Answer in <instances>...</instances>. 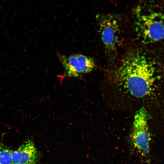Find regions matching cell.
Returning <instances> with one entry per match:
<instances>
[{
	"mask_svg": "<svg viewBox=\"0 0 164 164\" xmlns=\"http://www.w3.org/2000/svg\"><path fill=\"white\" fill-rule=\"evenodd\" d=\"M153 64L139 51L129 52L116 73V83L127 94L137 98L149 95L155 80Z\"/></svg>",
	"mask_w": 164,
	"mask_h": 164,
	"instance_id": "obj_1",
	"label": "cell"
},
{
	"mask_svg": "<svg viewBox=\"0 0 164 164\" xmlns=\"http://www.w3.org/2000/svg\"><path fill=\"white\" fill-rule=\"evenodd\" d=\"M136 35L144 44L158 42L164 39V16L160 13L146 10L139 5L134 10Z\"/></svg>",
	"mask_w": 164,
	"mask_h": 164,
	"instance_id": "obj_2",
	"label": "cell"
},
{
	"mask_svg": "<svg viewBox=\"0 0 164 164\" xmlns=\"http://www.w3.org/2000/svg\"><path fill=\"white\" fill-rule=\"evenodd\" d=\"M99 32L107 55L113 58L116 55L119 42V23L118 18L110 14L97 16Z\"/></svg>",
	"mask_w": 164,
	"mask_h": 164,
	"instance_id": "obj_3",
	"label": "cell"
},
{
	"mask_svg": "<svg viewBox=\"0 0 164 164\" xmlns=\"http://www.w3.org/2000/svg\"><path fill=\"white\" fill-rule=\"evenodd\" d=\"M148 114L146 109L142 108L135 115L132 140L134 147L144 155L148 153L150 136L148 129Z\"/></svg>",
	"mask_w": 164,
	"mask_h": 164,
	"instance_id": "obj_4",
	"label": "cell"
},
{
	"mask_svg": "<svg viewBox=\"0 0 164 164\" xmlns=\"http://www.w3.org/2000/svg\"><path fill=\"white\" fill-rule=\"evenodd\" d=\"M59 56L66 74L68 77H80L91 72L95 66L93 58L83 54L59 55Z\"/></svg>",
	"mask_w": 164,
	"mask_h": 164,
	"instance_id": "obj_5",
	"label": "cell"
},
{
	"mask_svg": "<svg viewBox=\"0 0 164 164\" xmlns=\"http://www.w3.org/2000/svg\"><path fill=\"white\" fill-rule=\"evenodd\" d=\"M12 156L13 164H35L38 153L33 142L29 140L12 151Z\"/></svg>",
	"mask_w": 164,
	"mask_h": 164,
	"instance_id": "obj_6",
	"label": "cell"
},
{
	"mask_svg": "<svg viewBox=\"0 0 164 164\" xmlns=\"http://www.w3.org/2000/svg\"><path fill=\"white\" fill-rule=\"evenodd\" d=\"M12 151L0 146V164H13L12 159Z\"/></svg>",
	"mask_w": 164,
	"mask_h": 164,
	"instance_id": "obj_7",
	"label": "cell"
}]
</instances>
